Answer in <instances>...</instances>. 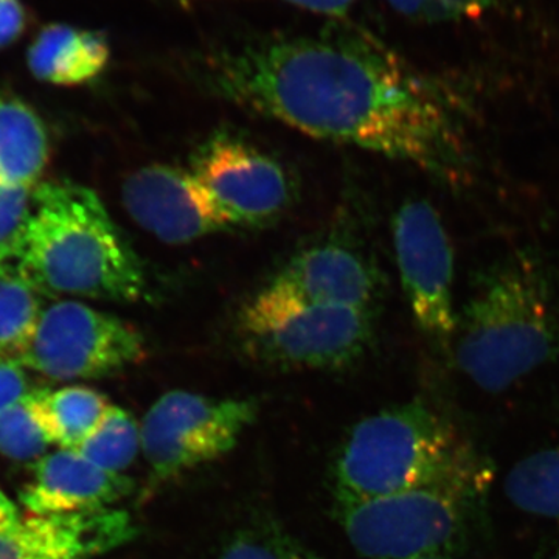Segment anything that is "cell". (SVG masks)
I'll return each mask as SVG.
<instances>
[{"label": "cell", "mask_w": 559, "mask_h": 559, "mask_svg": "<svg viewBox=\"0 0 559 559\" xmlns=\"http://www.w3.org/2000/svg\"><path fill=\"white\" fill-rule=\"evenodd\" d=\"M191 87L312 139L406 162L459 186L469 159L451 92L348 17L311 32L241 31L180 50Z\"/></svg>", "instance_id": "6da1fadb"}, {"label": "cell", "mask_w": 559, "mask_h": 559, "mask_svg": "<svg viewBox=\"0 0 559 559\" xmlns=\"http://www.w3.org/2000/svg\"><path fill=\"white\" fill-rule=\"evenodd\" d=\"M559 358V274L538 253H510L477 275L459 316L451 359L489 393Z\"/></svg>", "instance_id": "7a4b0ae2"}, {"label": "cell", "mask_w": 559, "mask_h": 559, "mask_svg": "<svg viewBox=\"0 0 559 559\" xmlns=\"http://www.w3.org/2000/svg\"><path fill=\"white\" fill-rule=\"evenodd\" d=\"M22 277L44 296L148 300L145 266L94 190L38 183L35 216L20 263Z\"/></svg>", "instance_id": "3957f363"}, {"label": "cell", "mask_w": 559, "mask_h": 559, "mask_svg": "<svg viewBox=\"0 0 559 559\" xmlns=\"http://www.w3.org/2000/svg\"><path fill=\"white\" fill-rule=\"evenodd\" d=\"M487 463L457 426L423 400L360 419L342 444L336 500H367L436 487L479 498Z\"/></svg>", "instance_id": "277c9868"}, {"label": "cell", "mask_w": 559, "mask_h": 559, "mask_svg": "<svg viewBox=\"0 0 559 559\" xmlns=\"http://www.w3.org/2000/svg\"><path fill=\"white\" fill-rule=\"evenodd\" d=\"M377 312L325 307L266 285L238 311L235 334L248 358L278 369L341 370L364 358Z\"/></svg>", "instance_id": "5b68a950"}, {"label": "cell", "mask_w": 559, "mask_h": 559, "mask_svg": "<svg viewBox=\"0 0 559 559\" xmlns=\"http://www.w3.org/2000/svg\"><path fill=\"white\" fill-rule=\"evenodd\" d=\"M476 498L425 487L367 500H336L337 520L353 549L369 559L448 555L468 533Z\"/></svg>", "instance_id": "8992f818"}, {"label": "cell", "mask_w": 559, "mask_h": 559, "mask_svg": "<svg viewBox=\"0 0 559 559\" xmlns=\"http://www.w3.org/2000/svg\"><path fill=\"white\" fill-rule=\"evenodd\" d=\"M257 414L253 400L210 399L186 390L162 395L140 425L151 487L226 455Z\"/></svg>", "instance_id": "52a82bcc"}, {"label": "cell", "mask_w": 559, "mask_h": 559, "mask_svg": "<svg viewBox=\"0 0 559 559\" xmlns=\"http://www.w3.org/2000/svg\"><path fill=\"white\" fill-rule=\"evenodd\" d=\"M145 337L117 316L64 300L44 310L22 366L53 380H100L142 362Z\"/></svg>", "instance_id": "ba28073f"}, {"label": "cell", "mask_w": 559, "mask_h": 559, "mask_svg": "<svg viewBox=\"0 0 559 559\" xmlns=\"http://www.w3.org/2000/svg\"><path fill=\"white\" fill-rule=\"evenodd\" d=\"M392 231L412 318L423 336L451 355L459 325L454 255L440 215L428 201H406L393 218Z\"/></svg>", "instance_id": "9c48e42d"}, {"label": "cell", "mask_w": 559, "mask_h": 559, "mask_svg": "<svg viewBox=\"0 0 559 559\" xmlns=\"http://www.w3.org/2000/svg\"><path fill=\"white\" fill-rule=\"evenodd\" d=\"M190 171L240 227L277 219L293 201L288 173L245 139L221 131L191 156Z\"/></svg>", "instance_id": "30bf717a"}, {"label": "cell", "mask_w": 559, "mask_h": 559, "mask_svg": "<svg viewBox=\"0 0 559 559\" xmlns=\"http://www.w3.org/2000/svg\"><path fill=\"white\" fill-rule=\"evenodd\" d=\"M121 202L143 230L179 246L240 224L190 170L154 164L124 179Z\"/></svg>", "instance_id": "8fae6325"}, {"label": "cell", "mask_w": 559, "mask_h": 559, "mask_svg": "<svg viewBox=\"0 0 559 559\" xmlns=\"http://www.w3.org/2000/svg\"><path fill=\"white\" fill-rule=\"evenodd\" d=\"M270 285L301 301L377 312L384 282L377 264L348 242L329 240L297 252Z\"/></svg>", "instance_id": "7c38bea8"}, {"label": "cell", "mask_w": 559, "mask_h": 559, "mask_svg": "<svg viewBox=\"0 0 559 559\" xmlns=\"http://www.w3.org/2000/svg\"><path fill=\"white\" fill-rule=\"evenodd\" d=\"M135 536L138 527L123 510L31 514L0 532V559H94Z\"/></svg>", "instance_id": "4fadbf2b"}, {"label": "cell", "mask_w": 559, "mask_h": 559, "mask_svg": "<svg viewBox=\"0 0 559 559\" xmlns=\"http://www.w3.org/2000/svg\"><path fill=\"white\" fill-rule=\"evenodd\" d=\"M134 481L124 474L98 468L79 451L61 450L44 455L32 480L21 492L25 510L36 516L112 509L127 498Z\"/></svg>", "instance_id": "5bb4252c"}, {"label": "cell", "mask_w": 559, "mask_h": 559, "mask_svg": "<svg viewBox=\"0 0 559 559\" xmlns=\"http://www.w3.org/2000/svg\"><path fill=\"white\" fill-rule=\"evenodd\" d=\"M110 60L105 33L68 24L44 27L28 49V69L35 79L55 86H79L97 79Z\"/></svg>", "instance_id": "9a60e30c"}, {"label": "cell", "mask_w": 559, "mask_h": 559, "mask_svg": "<svg viewBox=\"0 0 559 559\" xmlns=\"http://www.w3.org/2000/svg\"><path fill=\"white\" fill-rule=\"evenodd\" d=\"M49 160L46 128L35 110L0 95V183L35 189Z\"/></svg>", "instance_id": "2e32d148"}, {"label": "cell", "mask_w": 559, "mask_h": 559, "mask_svg": "<svg viewBox=\"0 0 559 559\" xmlns=\"http://www.w3.org/2000/svg\"><path fill=\"white\" fill-rule=\"evenodd\" d=\"M33 409L50 443L76 451L97 428L110 404L97 390L72 385L60 390L33 389Z\"/></svg>", "instance_id": "e0dca14e"}, {"label": "cell", "mask_w": 559, "mask_h": 559, "mask_svg": "<svg viewBox=\"0 0 559 559\" xmlns=\"http://www.w3.org/2000/svg\"><path fill=\"white\" fill-rule=\"evenodd\" d=\"M503 491L524 513L559 521V448L520 460L507 474Z\"/></svg>", "instance_id": "ac0fdd59"}, {"label": "cell", "mask_w": 559, "mask_h": 559, "mask_svg": "<svg viewBox=\"0 0 559 559\" xmlns=\"http://www.w3.org/2000/svg\"><path fill=\"white\" fill-rule=\"evenodd\" d=\"M39 296L20 270L0 271V356L27 347L44 312Z\"/></svg>", "instance_id": "d6986e66"}, {"label": "cell", "mask_w": 559, "mask_h": 559, "mask_svg": "<svg viewBox=\"0 0 559 559\" xmlns=\"http://www.w3.org/2000/svg\"><path fill=\"white\" fill-rule=\"evenodd\" d=\"M76 451L98 468L121 474L142 452L140 425L130 412L110 404L97 428Z\"/></svg>", "instance_id": "ffe728a7"}, {"label": "cell", "mask_w": 559, "mask_h": 559, "mask_svg": "<svg viewBox=\"0 0 559 559\" xmlns=\"http://www.w3.org/2000/svg\"><path fill=\"white\" fill-rule=\"evenodd\" d=\"M35 216V189L0 183V271L20 270Z\"/></svg>", "instance_id": "44dd1931"}, {"label": "cell", "mask_w": 559, "mask_h": 559, "mask_svg": "<svg viewBox=\"0 0 559 559\" xmlns=\"http://www.w3.org/2000/svg\"><path fill=\"white\" fill-rule=\"evenodd\" d=\"M49 444L33 409L31 393L0 412V454L3 457L35 462L46 455Z\"/></svg>", "instance_id": "7402d4cb"}, {"label": "cell", "mask_w": 559, "mask_h": 559, "mask_svg": "<svg viewBox=\"0 0 559 559\" xmlns=\"http://www.w3.org/2000/svg\"><path fill=\"white\" fill-rule=\"evenodd\" d=\"M393 10L412 21L441 24L473 20L496 5L498 0H388Z\"/></svg>", "instance_id": "603a6c76"}, {"label": "cell", "mask_w": 559, "mask_h": 559, "mask_svg": "<svg viewBox=\"0 0 559 559\" xmlns=\"http://www.w3.org/2000/svg\"><path fill=\"white\" fill-rule=\"evenodd\" d=\"M299 549L274 539L241 536L223 551L219 559H297Z\"/></svg>", "instance_id": "cb8c5ba5"}, {"label": "cell", "mask_w": 559, "mask_h": 559, "mask_svg": "<svg viewBox=\"0 0 559 559\" xmlns=\"http://www.w3.org/2000/svg\"><path fill=\"white\" fill-rule=\"evenodd\" d=\"M25 367L20 359L0 356V412L32 392Z\"/></svg>", "instance_id": "d4e9b609"}, {"label": "cell", "mask_w": 559, "mask_h": 559, "mask_svg": "<svg viewBox=\"0 0 559 559\" xmlns=\"http://www.w3.org/2000/svg\"><path fill=\"white\" fill-rule=\"evenodd\" d=\"M27 25L28 13L22 0H0V50L17 43Z\"/></svg>", "instance_id": "484cf974"}, {"label": "cell", "mask_w": 559, "mask_h": 559, "mask_svg": "<svg viewBox=\"0 0 559 559\" xmlns=\"http://www.w3.org/2000/svg\"><path fill=\"white\" fill-rule=\"evenodd\" d=\"M157 2L170 3V5L176 7H190L193 3L204 2V0H157ZM280 2L289 3V5L311 11V13L323 14L329 20H336V17H347L348 11L359 0H280Z\"/></svg>", "instance_id": "4316f807"}, {"label": "cell", "mask_w": 559, "mask_h": 559, "mask_svg": "<svg viewBox=\"0 0 559 559\" xmlns=\"http://www.w3.org/2000/svg\"><path fill=\"white\" fill-rule=\"evenodd\" d=\"M21 520L16 503L11 502L9 496L0 489V532L13 527Z\"/></svg>", "instance_id": "83f0119b"}, {"label": "cell", "mask_w": 559, "mask_h": 559, "mask_svg": "<svg viewBox=\"0 0 559 559\" xmlns=\"http://www.w3.org/2000/svg\"><path fill=\"white\" fill-rule=\"evenodd\" d=\"M412 559H451L448 555H426V557H417Z\"/></svg>", "instance_id": "f1b7e54d"}, {"label": "cell", "mask_w": 559, "mask_h": 559, "mask_svg": "<svg viewBox=\"0 0 559 559\" xmlns=\"http://www.w3.org/2000/svg\"><path fill=\"white\" fill-rule=\"evenodd\" d=\"M297 559H319V558L312 557V555L308 554V551H301L299 549V557H297Z\"/></svg>", "instance_id": "f546056e"}, {"label": "cell", "mask_w": 559, "mask_h": 559, "mask_svg": "<svg viewBox=\"0 0 559 559\" xmlns=\"http://www.w3.org/2000/svg\"><path fill=\"white\" fill-rule=\"evenodd\" d=\"M550 559H559V551L557 555H554V557H551Z\"/></svg>", "instance_id": "4dcf8cb0"}]
</instances>
